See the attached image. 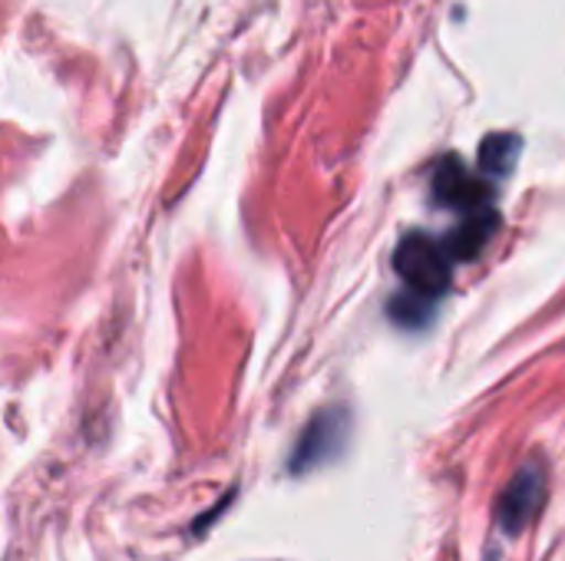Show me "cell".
<instances>
[{
    "instance_id": "52a82bcc",
    "label": "cell",
    "mask_w": 565,
    "mask_h": 561,
    "mask_svg": "<svg viewBox=\"0 0 565 561\" xmlns=\"http://www.w3.org/2000/svg\"><path fill=\"white\" fill-rule=\"evenodd\" d=\"M430 314H434V301H427V298H420L414 291L391 301V317L401 327H424L430 321Z\"/></svg>"
},
{
    "instance_id": "277c9868",
    "label": "cell",
    "mask_w": 565,
    "mask_h": 561,
    "mask_svg": "<svg viewBox=\"0 0 565 561\" xmlns=\"http://www.w3.org/2000/svg\"><path fill=\"white\" fill-rule=\"evenodd\" d=\"M546 499V470L540 463H526L510 489L500 496V509H497V526L507 532V536H520L540 513Z\"/></svg>"
},
{
    "instance_id": "8992f818",
    "label": "cell",
    "mask_w": 565,
    "mask_h": 561,
    "mask_svg": "<svg viewBox=\"0 0 565 561\" xmlns=\"http://www.w3.org/2000/svg\"><path fill=\"white\" fill-rule=\"evenodd\" d=\"M520 145L523 142L513 132H493V136H487L483 145H480V172L483 175H493V179H507L516 169Z\"/></svg>"
},
{
    "instance_id": "7a4b0ae2",
    "label": "cell",
    "mask_w": 565,
    "mask_h": 561,
    "mask_svg": "<svg viewBox=\"0 0 565 561\" xmlns=\"http://www.w3.org/2000/svg\"><path fill=\"white\" fill-rule=\"evenodd\" d=\"M434 198L444 208H454L460 215H473L490 208L493 188L487 179L473 175L457 155H444L434 169Z\"/></svg>"
},
{
    "instance_id": "5b68a950",
    "label": "cell",
    "mask_w": 565,
    "mask_h": 561,
    "mask_svg": "<svg viewBox=\"0 0 565 561\" xmlns=\"http://www.w3.org/2000/svg\"><path fill=\"white\" fill-rule=\"evenodd\" d=\"M497 228H500V215L493 208H483V212L463 215V222L440 245L450 255V261H473L490 245Z\"/></svg>"
},
{
    "instance_id": "6da1fadb",
    "label": "cell",
    "mask_w": 565,
    "mask_h": 561,
    "mask_svg": "<svg viewBox=\"0 0 565 561\" xmlns=\"http://www.w3.org/2000/svg\"><path fill=\"white\" fill-rule=\"evenodd\" d=\"M394 268L397 274L404 278V284L427 298V301H437L447 294L450 281H454V261L450 255L444 251L440 241H434L430 235L424 231H411L397 251H394Z\"/></svg>"
},
{
    "instance_id": "3957f363",
    "label": "cell",
    "mask_w": 565,
    "mask_h": 561,
    "mask_svg": "<svg viewBox=\"0 0 565 561\" xmlns=\"http://www.w3.org/2000/svg\"><path fill=\"white\" fill-rule=\"evenodd\" d=\"M348 443V413L344 410H324L318 413L308 430L301 433L295 456H291V473H311L324 463H331Z\"/></svg>"
}]
</instances>
